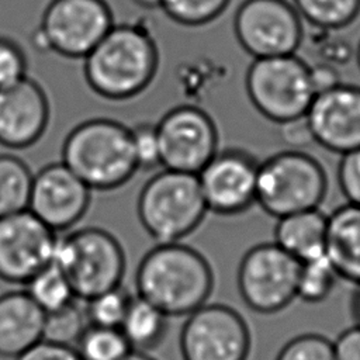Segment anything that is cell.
<instances>
[{"label": "cell", "mask_w": 360, "mask_h": 360, "mask_svg": "<svg viewBox=\"0 0 360 360\" xmlns=\"http://www.w3.org/2000/svg\"><path fill=\"white\" fill-rule=\"evenodd\" d=\"M257 159L242 149L218 150L197 173L207 210L238 215L256 202Z\"/></svg>", "instance_id": "obj_14"}, {"label": "cell", "mask_w": 360, "mask_h": 360, "mask_svg": "<svg viewBox=\"0 0 360 360\" xmlns=\"http://www.w3.org/2000/svg\"><path fill=\"white\" fill-rule=\"evenodd\" d=\"M245 89L253 107L276 124L305 115L315 96L309 65L295 53L255 59Z\"/></svg>", "instance_id": "obj_7"}, {"label": "cell", "mask_w": 360, "mask_h": 360, "mask_svg": "<svg viewBox=\"0 0 360 360\" xmlns=\"http://www.w3.org/2000/svg\"><path fill=\"white\" fill-rule=\"evenodd\" d=\"M131 146L138 170H156L160 167V145L156 122L141 121L129 127Z\"/></svg>", "instance_id": "obj_30"}, {"label": "cell", "mask_w": 360, "mask_h": 360, "mask_svg": "<svg viewBox=\"0 0 360 360\" xmlns=\"http://www.w3.org/2000/svg\"><path fill=\"white\" fill-rule=\"evenodd\" d=\"M328 215L307 210L277 218L274 243L295 257L300 263L325 255Z\"/></svg>", "instance_id": "obj_20"}, {"label": "cell", "mask_w": 360, "mask_h": 360, "mask_svg": "<svg viewBox=\"0 0 360 360\" xmlns=\"http://www.w3.org/2000/svg\"><path fill=\"white\" fill-rule=\"evenodd\" d=\"M156 131L162 169L197 174L219 150L214 120L194 104L167 110L156 121Z\"/></svg>", "instance_id": "obj_11"}, {"label": "cell", "mask_w": 360, "mask_h": 360, "mask_svg": "<svg viewBox=\"0 0 360 360\" xmlns=\"http://www.w3.org/2000/svg\"><path fill=\"white\" fill-rule=\"evenodd\" d=\"M135 288V295L169 318L187 316L210 298L214 273L197 249L181 242L156 243L138 263Z\"/></svg>", "instance_id": "obj_2"}, {"label": "cell", "mask_w": 360, "mask_h": 360, "mask_svg": "<svg viewBox=\"0 0 360 360\" xmlns=\"http://www.w3.org/2000/svg\"><path fill=\"white\" fill-rule=\"evenodd\" d=\"M338 184L347 202L360 207V148L342 155Z\"/></svg>", "instance_id": "obj_33"}, {"label": "cell", "mask_w": 360, "mask_h": 360, "mask_svg": "<svg viewBox=\"0 0 360 360\" xmlns=\"http://www.w3.org/2000/svg\"><path fill=\"white\" fill-rule=\"evenodd\" d=\"M356 62H357V66L360 69V42H359V45L356 48Z\"/></svg>", "instance_id": "obj_41"}, {"label": "cell", "mask_w": 360, "mask_h": 360, "mask_svg": "<svg viewBox=\"0 0 360 360\" xmlns=\"http://www.w3.org/2000/svg\"><path fill=\"white\" fill-rule=\"evenodd\" d=\"M132 298L134 295L121 284L83 301L89 323L120 329Z\"/></svg>", "instance_id": "obj_28"}, {"label": "cell", "mask_w": 360, "mask_h": 360, "mask_svg": "<svg viewBox=\"0 0 360 360\" xmlns=\"http://www.w3.org/2000/svg\"><path fill=\"white\" fill-rule=\"evenodd\" d=\"M277 127L278 136L281 142L288 146V149L302 150L304 148L314 143L312 131L305 115L284 121L281 124H277Z\"/></svg>", "instance_id": "obj_34"}, {"label": "cell", "mask_w": 360, "mask_h": 360, "mask_svg": "<svg viewBox=\"0 0 360 360\" xmlns=\"http://www.w3.org/2000/svg\"><path fill=\"white\" fill-rule=\"evenodd\" d=\"M305 117L323 149L342 156L360 148V87L340 82L315 94Z\"/></svg>", "instance_id": "obj_16"}, {"label": "cell", "mask_w": 360, "mask_h": 360, "mask_svg": "<svg viewBox=\"0 0 360 360\" xmlns=\"http://www.w3.org/2000/svg\"><path fill=\"white\" fill-rule=\"evenodd\" d=\"M300 262L274 242L255 245L242 256L236 284L245 305L257 314H276L297 298Z\"/></svg>", "instance_id": "obj_9"}, {"label": "cell", "mask_w": 360, "mask_h": 360, "mask_svg": "<svg viewBox=\"0 0 360 360\" xmlns=\"http://www.w3.org/2000/svg\"><path fill=\"white\" fill-rule=\"evenodd\" d=\"M89 325L84 302L75 300L58 311L45 314L42 340L75 347Z\"/></svg>", "instance_id": "obj_25"}, {"label": "cell", "mask_w": 360, "mask_h": 360, "mask_svg": "<svg viewBox=\"0 0 360 360\" xmlns=\"http://www.w3.org/2000/svg\"><path fill=\"white\" fill-rule=\"evenodd\" d=\"M75 349L82 360H122L132 349L117 328L89 325Z\"/></svg>", "instance_id": "obj_26"}, {"label": "cell", "mask_w": 360, "mask_h": 360, "mask_svg": "<svg viewBox=\"0 0 360 360\" xmlns=\"http://www.w3.org/2000/svg\"><path fill=\"white\" fill-rule=\"evenodd\" d=\"M62 162L91 190L111 191L138 172L129 127L97 117L70 129L62 145Z\"/></svg>", "instance_id": "obj_3"}, {"label": "cell", "mask_w": 360, "mask_h": 360, "mask_svg": "<svg viewBox=\"0 0 360 360\" xmlns=\"http://www.w3.org/2000/svg\"><path fill=\"white\" fill-rule=\"evenodd\" d=\"M332 343L335 360H360V325L345 329Z\"/></svg>", "instance_id": "obj_36"}, {"label": "cell", "mask_w": 360, "mask_h": 360, "mask_svg": "<svg viewBox=\"0 0 360 360\" xmlns=\"http://www.w3.org/2000/svg\"><path fill=\"white\" fill-rule=\"evenodd\" d=\"M90 90L110 101H127L142 94L159 69V48L142 24H114L82 59Z\"/></svg>", "instance_id": "obj_1"}, {"label": "cell", "mask_w": 360, "mask_h": 360, "mask_svg": "<svg viewBox=\"0 0 360 360\" xmlns=\"http://www.w3.org/2000/svg\"><path fill=\"white\" fill-rule=\"evenodd\" d=\"M122 360H156V359L152 357V356H149L146 352L131 350Z\"/></svg>", "instance_id": "obj_40"}, {"label": "cell", "mask_w": 360, "mask_h": 360, "mask_svg": "<svg viewBox=\"0 0 360 360\" xmlns=\"http://www.w3.org/2000/svg\"><path fill=\"white\" fill-rule=\"evenodd\" d=\"M231 0H162L160 10L176 24L201 27L212 22Z\"/></svg>", "instance_id": "obj_29"}, {"label": "cell", "mask_w": 360, "mask_h": 360, "mask_svg": "<svg viewBox=\"0 0 360 360\" xmlns=\"http://www.w3.org/2000/svg\"><path fill=\"white\" fill-rule=\"evenodd\" d=\"M14 360H82L72 346L39 340Z\"/></svg>", "instance_id": "obj_35"}, {"label": "cell", "mask_w": 360, "mask_h": 360, "mask_svg": "<svg viewBox=\"0 0 360 360\" xmlns=\"http://www.w3.org/2000/svg\"><path fill=\"white\" fill-rule=\"evenodd\" d=\"M52 263L66 276L80 301L121 285L127 270L122 245L110 231L98 226L58 233Z\"/></svg>", "instance_id": "obj_5"}, {"label": "cell", "mask_w": 360, "mask_h": 360, "mask_svg": "<svg viewBox=\"0 0 360 360\" xmlns=\"http://www.w3.org/2000/svg\"><path fill=\"white\" fill-rule=\"evenodd\" d=\"M326 190L325 169L304 150L287 149L259 163L256 204L274 218L319 208Z\"/></svg>", "instance_id": "obj_6"}, {"label": "cell", "mask_w": 360, "mask_h": 360, "mask_svg": "<svg viewBox=\"0 0 360 360\" xmlns=\"http://www.w3.org/2000/svg\"><path fill=\"white\" fill-rule=\"evenodd\" d=\"M338 278L339 277L326 255L301 262L297 284V298H301L309 304L322 302L332 292Z\"/></svg>", "instance_id": "obj_27"}, {"label": "cell", "mask_w": 360, "mask_h": 360, "mask_svg": "<svg viewBox=\"0 0 360 360\" xmlns=\"http://www.w3.org/2000/svg\"><path fill=\"white\" fill-rule=\"evenodd\" d=\"M208 210L193 173L162 169L141 188L138 219L156 243L181 242L204 221Z\"/></svg>", "instance_id": "obj_4"}, {"label": "cell", "mask_w": 360, "mask_h": 360, "mask_svg": "<svg viewBox=\"0 0 360 360\" xmlns=\"http://www.w3.org/2000/svg\"><path fill=\"white\" fill-rule=\"evenodd\" d=\"M45 312L24 290L0 294V357L15 359L42 340Z\"/></svg>", "instance_id": "obj_18"}, {"label": "cell", "mask_w": 360, "mask_h": 360, "mask_svg": "<svg viewBox=\"0 0 360 360\" xmlns=\"http://www.w3.org/2000/svg\"><path fill=\"white\" fill-rule=\"evenodd\" d=\"M167 319L169 316L155 305L134 295L120 330L132 350L149 352L163 342Z\"/></svg>", "instance_id": "obj_21"}, {"label": "cell", "mask_w": 360, "mask_h": 360, "mask_svg": "<svg viewBox=\"0 0 360 360\" xmlns=\"http://www.w3.org/2000/svg\"><path fill=\"white\" fill-rule=\"evenodd\" d=\"M352 314L357 325H360V285H356V291L352 298Z\"/></svg>", "instance_id": "obj_38"}, {"label": "cell", "mask_w": 360, "mask_h": 360, "mask_svg": "<svg viewBox=\"0 0 360 360\" xmlns=\"http://www.w3.org/2000/svg\"><path fill=\"white\" fill-rule=\"evenodd\" d=\"M56 238L28 210L0 217V280L24 285L52 263Z\"/></svg>", "instance_id": "obj_13"}, {"label": "cell", "mask_w": 360, "mask_h": 360, "mask_svg": "<svg viewBox=\"0 0 360 360\" xmlns=\"http://www.w3.org/2000/svg\"><path fill=\"white\" fill-rule=\"evenodd\" d=\"M34 173L13 153L0 155V217L28 210Z\"/></svg>", "instance_id": "obj_22"}, {"label": "cell", "mask_w": 360, "mask_h": 360, "mask_svg": "<svg viewBox=\"0 0 360 360\" xmlns=\"http://www.w3.org/2000/svg\"><path fill=\"white\" fill-rule=\"evenodd\" d=\"M132 3L143 10H156L160 8L162 0H132Z\"/></svg>", "instance_id": "obj_39"}, {"label": "cell", "mask_w": 360, "mask_h": 360, "mask_svg": "<svg viewBox=\"0 0 360 360\" xmlns=\"http://www.w3.org/2000/svg\"><path fill=\"white\" fill-rule=\"evenodd\" d=\"M114 24L105 0H51L32 34V42L42 52L83 59Z\"/></svg>", "instance_id": "obj_8"}, {"label": "cell", "mask_w": 360, "mask_h": 360, "mask_svg": "<svg viewBox=\"0 0 360 360\" xmlns=\"http://www.w3.org/2000/svg\"><path fill=\"white\" fill-rule=\"evenodd\" d=\"M51 105L44 87L27 76L0 89V145L20 150L37 143L45 134Z\"/></svg>", "instance_id": "obj_17"}, {"label": "cell", "mask_w": 360, "mask_h": 360, "mask_svg": "<svg viewBox=\"0 0 360 360\" xmlns=\"http://www.w3.org/2000/svg\"><path fill=\"white\" fill-rule=\"evenodd\" d=\"M302 21L322 31L350 25L360 13V0H291Z\"/></svg>", "instance_id": "obj_24"}, {"label": "cell", "mask_w": 360, "mask_h": 360, "mask_svg": "<svg viewBox=\"0 0 360 360\" xmlns=\"http://www.w3.org/2000/svg\"><path fill=\"white\" fill-rule=\"evenodd\" d=\"M276 360H335L333 343L319 333H301L284 343Z\"/></svg>", "instance_id": "obj_31"}, {"label": "cell", "mask_w": 360, "mask_h": 360, "mask_svg": "<svg viewBox=\"0 0 360 360\" xmlns=\"http://www.w3.org/2000/svg\"><path fill=\"white\" fill-rule=\"evenodd\" d=\"M325 255L339 278L360 285V207L346 202L328 215Z\"/></svg>", "instance_id": "obj_19"}, {"label": "cell", "mask_w": 360, "mask_h": 360, "mask_svg": "<svg viewBox=\"0 0 360 360\" xmlns=\"http://www.w3.org/2000/svg\"><path fill=\"white\" fill-rule=\"evenodd\" d=\"M91 190L60 160L34 173L28 211L56 233L73 229L86 215Z\"/></svg>", "instance_id": "obj_15"}, {"label": "cell", "mask_w": 360, "mask_h": 360, "mask_svg": "<svg viewBox=\"0 0 360 360\" xmlns=\"http://www.w3.org/2000/svg\"><path fill=\"white\" fill-rule=\"evenodd\" d=\"M28 76V58L14 39L0 35V89L8 87Z\"/></svg>", "instance_id": "obj_32"}, {"label": "cell", "mask_w": 360, "mask_h": 360, "mask_svg": "<svg viewBox=\"0 0 360 360\" xmlns=\"http://www.w3.org/2000/svg\"><path fill=\"white\" fill-rule=\"evenodd\" d=\"M24 291L45 314L58 311L77 300L66 276L55 263H49L34 274L24 284Z\"/></svg>", "instance_id": "obj_23"}, {"label": "cell", "mask_w": 360, "mask_h": 360, "mask_svg": "<svg viewBox=\"0 0 360 360\" xmlns=\"http://www.w3.org/2000/svg\"><path fill=\"white\" fill-rule=\"evenodd\" d=\"M179 349L183 360H246L250 330L236 309L205 302L186 316Z\"/></svg>", "instance_id": "obj_10"}, {"label": "cell", "mask_w": 360, "mask_h": 360, "mask_svg": "<svg viewBox=\"0 0 360 360\" xmlns=\"http://www.w3.org/2000/svg\"><path fill=\"white\" fill-rule=\"evenodd\" d=\"M239 45L255 59L291 55L304 39L302 20L287 0H245L233 18Z\"/></svg>", "instance_id": "obj_12"}, {"label": "cell", "mask_w": 360, "mask_h": 360, "mask_svg": "<svg viewBox=\"0 0 360 360\" xmlns=\"http://www.w3.org/2000/svg\"><path fill=\"white\" fill-rule=\"evenodd\" d=\"M309 75H311V82H312L315 94L329 90L340 83L335 65H330L326 62H318L315 65H311Z\"/></svg>", "instance_id": "obj_37"}]
</instances>
